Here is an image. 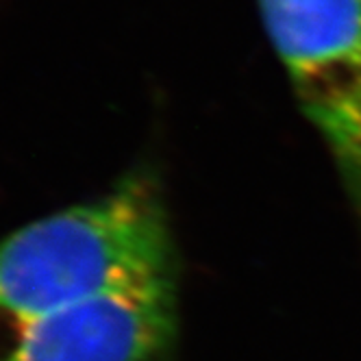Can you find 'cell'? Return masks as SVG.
Here are the masks:
<instances>
[{"label": "cell", "instance_id": "3", "mask_svg": "<svg viewBox=\"0 0 361 361\" xmlns=\"http://www.w3.org/2000/svg\"><path fill=\"white\" fill-rule=\"evenodd\" d=\"M0 361H178L176 272L16 329L0 340Z\"/></svg>", "mask_w": 361, "mask_h": 361}, {"label": "cell", "instance_id": "1", "mask_svg": "<svg viewBox=\"0 0 361 361\" xmlns=\"http://www.w3.org/2000/svg\"><path fill=\"white\" fill-rule=\"evenodd\" d=\"M176 272L161 190L150 174L0 240V340L59 309Z\"/></svg>", "mask_w": 361, "mask_h": 361}, {"label": "cell", "instance_id": "2", "mask_svg": "<svg viewBox=\"0 0 361 361\" xmlns=\"http://www.w3.org/2000/svg\"><path fill=\"white\" fill-rule=\"evenodd\" d=\"M300 109L361 218V0H257Z\"/></svg>", "mask_w": 361, "mask_h": 361}]
</instances>
